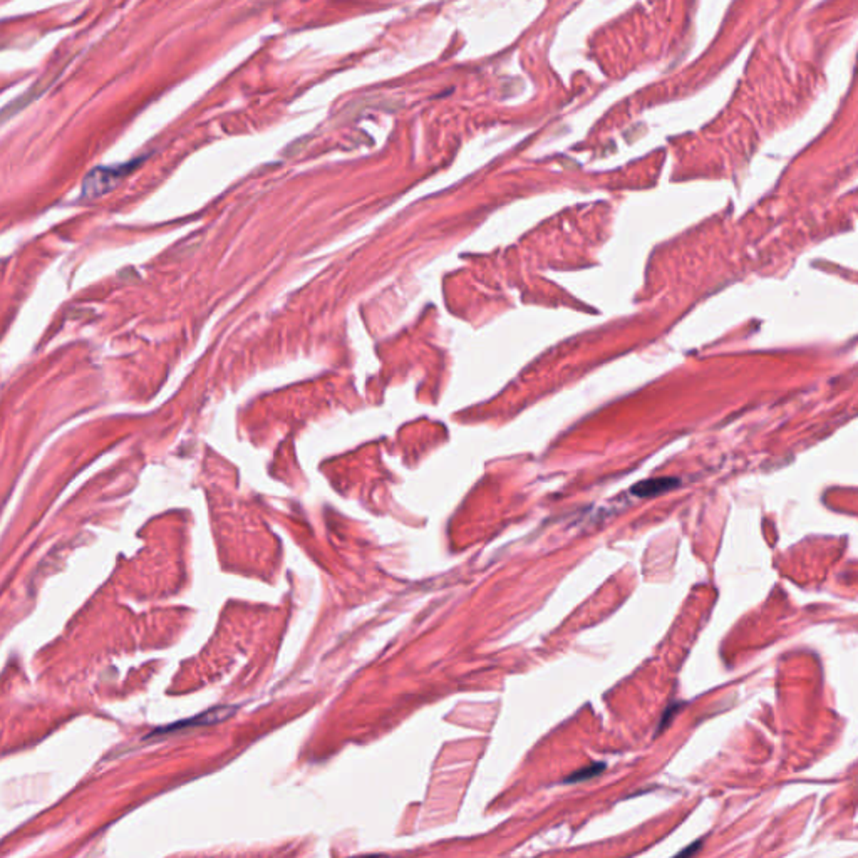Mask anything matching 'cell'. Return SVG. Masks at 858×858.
<instances>
[{
  "mask_svg": "<svg viewBox=\"0 0 858 858\" xmlns=\"http://www.w3.org/2000/svg\"><path fill=\"white\" fill-rule=\"evenodd\" d=\"M133 166H136V163L116 168H96V170L91 171V173L87 175V178L84 180V196H99L110 191L124 175H128L133 170Z\"/></svg>",
  "mask_w": 858,
  "mask_h": 858,
  "instance_id": "1",
  "label": "cell"
},
{
  "mask_svg": "<svg viewBox=\"0 0 858 858\" xmlns=\"http://www.w3.org/2000/svg\"><path fill=\"white\" fill-rule=\"evenodd\" d=\"M677 484H679V481L674 478H654L636 484L632 488V493H636L637 496H656L659 493L672 490Z\"/></svg>",
  "mask_w": 858,
  "mask_h": 858,
  "instance_id": "2",
  "label": "cell"
},
{
  "mask_svg": "<svg viewBox=\"0 0 858 858\" xmlns=\"http://www.w3.org/2000/svg\"><path fill=\"white\" fill-rule=\"evenodd\" d=\"M604 769H605V764L604 763L593 764V767H588V768H585V769H580V771L573 773V775L568 776L565 781H567V783H577V781L590 780V778L600 775V773H602Z\"/></svg>",
  "mask_w": 858,
  "mask_h": 858,
  "instance_id": "3",
  "label": "cell"
}]
</instances>
